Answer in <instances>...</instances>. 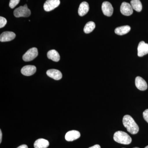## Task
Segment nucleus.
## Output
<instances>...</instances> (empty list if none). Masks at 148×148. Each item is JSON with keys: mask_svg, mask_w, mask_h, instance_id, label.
Listing matches in <instances>:
<instances>
[{"mask_svg": "<svg viewBox=\"0 0 148 148\" xmlns=\"http://www.w3.org/2000/svg\"><path fill=\"white\" fill-rule=\"evenodd\" d=\"M123 123L127 131L132 135H135L139 132V127L132 117L126 115L123 119Z\"/></svg>", "mask_w": 148, "mask_h": 148, "instance_id": "obj_1", "label": "nucleus"}, {"mask_svg": "<svg viewBox=\"0 0 148 148\" xmlns=\"http://www.w3.org/2000/svg\"><path fill=\"white\" fill-rule=\"evenodd\" d=\"M113 138L115 142L123 145H129L132 142L131 137L123 131H117L114 134Z\"/></svg>", "mask_w": 148, "mask_h": 148, "instance_id": "obj_2", "label": "nucleus"}, {"mask_svg": "<svg viewBox=\"0 0 148 148\" xmlns=\"http://www.w3.org/2000/svg\"><path fill=\"white\" fill-rule=\"evenodd\" d=\"M31 14V11L28 8L26 4L23 6H21L16 8L14 12V16L16 17H29Z\"/></svg>", "mask_w": 148, "mask_h": 148, "instance_id": "obj_3", "label": "nucleus"}, {"mask_svg": "<svg viewBox=\"0 0 148 148\" xmlns=\"http://www.w3.org/2000/svg\"><path fill=\"white\" fill-rule=\"evenodd\" d=\"M38 50L36 47H33L27 51L26 53L23 55V60L26 62L32 61L38 56Z\"/></svg>", "mask_w": 148, "mask_h": 148, "instance_id": "obj_4", "label": "nucleus"}, {"mask_svg": "<svg viewBox=\"0 0 148 148\" xmlns=\"http://www.w3.org/2000/svg\"><path fill=\"white\" fill-rule=\"evenodd\" d=\"M60 4V0H47L44 5V9L46 11H51L58 7Z\"/></svg>", "mask_w": 148, "mask_h": 148, "instance_id": "obj_5", "label": "nucleus"}, {"mask_svg": "<svg viewBox=\"0 0 148 148\" xmlns=\"http://www.w3.org/2000/svg\"><path fill=\"white\" fill-rule=\"evenodd\" d=\"M133 8L130 4L126 2L122 3L120 7V11L123 15L130 16L133 13Z\"/></svg>", "mask_w": 148, "mask_h": 148, "instance_id": "obj_6", "label": "nucleus"}, {"mask_svg": "<svg viewBox=\"0 0 148 148\" xmlns=\"http://www.w3.org/2000/svg\"><path fill=\"white\" fill-rule=\"evenodd\" d=\"M102 10L103 13L106 16H110L113 13V8L109 2L105 1L103 3Z\"/></svg>", "mask_w": 148, "mask_h": 148, "instance_id": "obj_7", "label": "nucleus"}, {"mask_svg": "<svg viewBox=\"0 0 148 148\" xmlns=\"http://www.w3.org/2000/svg\"><path fill=\"white\" fill-rule=\"evenodd\" d=\"M138 55L139 57H143L148 53V44L144 41L139 43L138 47Z\"/></svg>", "mask_w": 148, "mask_h": 148, "instance_id": "obj_8", "label": "nucleus"}, {"mask_svg": "<svg viewBox=\"0 0 148 148\" xmlns=\"http://www.w3.org/2000/svg\"><path fill=\"white\" fill-rule=\"evenodd\" d=\"M36 71V66L32 65H28L23 67L21 69V73L27 76H30L34 74Z\"/></svg>", "mask_w": 148, "mask_h": 148, "instance_id": "obj_9", "label": "nucleus"}, {"mask_svg": "<svg viewBox=\"0 0 148 148\" xmlns=\"http://www.w3.org/2000/svg\"><path fill=\"white\" fill-rule=\"evenodd\" d=\"M80 133L79 131L75 130H71L66 133L65 139L66 141L72 142L78 139L80 137Z\"/></svg>", "mask_w": 148, "mask_h": 148, "instance_id": "obj_10", "label": "nucleus"}, {"mask_svg": "<svg viewBox=\"0 0 148 148\" xmlns=\"http://www.w3.org/2000/svg\"><path fill=\"white\" fill-rule=\"evenodd\" d=\"M15 37H16V35L14 32H4L0 36V41L1 42L10 41L14 39Z\"/></svg>", "mask_w": 148, "mask_h": 148, "instance_id": "obj_11", "label": "nucleus"}, {"mask_svg": "<svg viewBox=\"0 0 148 148\" xmlns=\"http://www.w3.org/2000/svg\"><path fill=\"white\" fill-rule=\"evenodd\" d=\"M135 84L136 87L139 90H145L147 88V84L145 79L141 77H136L135 80Z\"/></svg>", "mask_w": 148, "mask_h": 148, "instance_id": "obj_12", "label": "nucleus"}, {"mask_svg": "<svg viewBox=\"0 0 148 148\" xmlns=\"http://www.w3.org/2000/svg\"><path fill=\"white\" fill-rule=\"evenodd\" d=\"M47 75L53 79L58 80L62 77V74L60 71L56 69H50L47 72Z\"/></svg>", "mask_w": 148, "mask_h": 148, "instance_id": "obj_13", "label": "nucleus"}, {"mask_svg": "<svg viewBox=\"0 0 148 148\" xmlns=\"http://www.w3.org/2000/svg\"><path fill=\"white\" fill-rule=\"evenodd\" d=\"M89 9L88 4L86 2H83L80 4L79 8V15L81 16H84L88 13Z\"/></svg>", "mask_w": 148, "mask_h": 148, "instance_id": "obj_14", "label": "nucleus"}, {"mask_svg": "<svg viewBox=\"0 0 148 148\" xmlns=\"http://www.w3.org/2000/svg\"><path fill=\"white\" fill-rule=\"evenodd\" d=\"M49 142L44 139H39L34 144L35 148H47L49 146Z\"/></svg>", "mask_w": 148, "mask_h": 148, "instance_id": "obj_15", "label": "nucleus"}, {"mask_svg": "<svg viewBox=\"0 0 148 148\" xmlns=\"http://www.w3.org/2000/svg\"><path fill=\"white\" fill-rule=\"evenodd\" d=\"M47 56L49 59L55 62H58L60 59V55L58 51L54 49L49 51L47 53Z\"/></svg>", "mask_w": 148, "mask_h": 148, "instance_id": "obj_16", "label": "nucleus"}, {"mask_svg": "<svg viewBox=\"0 0 148 148\" xmlns=\"http://www.w3.org/2000/svg\"><path fill=\"white\" fill-rule=\"evenodd\" d=\"M130 27L127 25L121 26L116 28L115 30V33L118 35L122 36L128 33L130 31Z\"/></svg>", "mask_w": 148, "mask_h": 148, "instance_id": "obj_17", "label": "nucleus"}, {"mask_svg": "<svg viewBox=\"0 0 148 148\" xmlns=\"http://www.w3.org/2000/svg\"><path fill=\"white\" fill-rule=\"evenodd\" d=\"M130 5L133 9L136 11L140 12L142 10L143 6L140 0H131Z\"/></svg>", "mask_w": 148, "mask_h": 148, "instance_id": "obj_18", "label": "nucleus"}, {"mask_svg": "<svg viewBox=\"0 0 148 148\" xmlns=\"http://www.w3.org/2000/svg\"><path fill=\"white\" fill-rule=\"evenodd\" d=\"M95 25L93 21H89L88 22L85 26L84 31L86 34H89L91 33L95 29Z\"/></svg>", "mask_w": 148, "mask_h": 148, "instance_id": "obj_19", "label": "nucleus"}, {"mask_svg": "<svg viewBox=\"0 0 148 148\" xmlns=\"http://www.w3.org/2000/svg\"><path fill=\"white\" fill-rule=\"evenodd\" d=\"M20 0H10L9 6L11 8H14L19 3Z\"/></svg>", "mask_w": 148, "mask_h": 148, "instance_id": "obj_20", "label": "nucleus"}, {"mask_svg": "<svg viewBox=\"0 0 148 148\" xmlns=\"http://www.w3.org/2000/svg\"><path fill=\"white\" fill-rule=\"evenodd\" d=\"M7 22V21L5 18L1 16L0 17V28H2L4 27L6 24Z\"/></svg>", "mask_w": 148, "mask_h": 148, "instance_id": "obj_21", "label": "nucleus"}, {"mask_svg": "<svg viewBox=\"0 0 148 148\" xmlns=\"http://www.w3.org/2000/svg\"><path fill=\"white\" fill-rule=\"evenodd\" d=\"M143 116L144 119L148 123V109H147L143 112Z\"/></svg>", "mask_w": 148, "mask_h": 148, "instance_id": "obj_22", "label": "nucleus"}, {"mask_svg": "<svg viewBox=\"0 0 148 148\" xmlns=\"http://www.w3.org/2000/svg\"><path fill=\"white\" fill-rule=\"evenodd\" d=\"M88 148H101V147L99 145H96Z\"/></svg>", "mask_w": 148, "mask_h": 148, "instance_id": "obj_23", "label": "nucleus"}, {"mask_svg": "<svg viewBox=\"0 0 148 148\" xmlns=\"http://www.w3.org/2000/svg\"><path fill=\"white\" fill-rule=\"evenodd\" d=\"M17 148H28V146L26 145H21L19 146Z\"/></svg>", "mask_w": 148, "mask_h": 148, "instance_id": "obj_24", "label": "nucleus"}, {"mask_svg": "<svg viewBox=\"0 0 148 148\" xmlns=\"http://www.w3.org/2000/svg\"><path fill=\"white\" fill-rule=\"evenodd\" d=\"M2 138V133L1 130H0V143H1Z\"/></svg>", "mask_w": 148, "mask_h": 148, "instance_id": "obj_25", "label": "nucleus"}, {"mask_svg": "<svg viewBox=\"0 0 148 148\" xmlns=\"http://www.w3.org/2000/svg\"><path fill=\"white\" fill-rule=\"evenodd\" d=\"M145 148H148V146H147V147H146Z\"/></svg>", "mask_w": 148, "mask_h": 148, "instance_id": "obj_26", "label": "nucleus"}, {"mask_svg": "<svg viewBox=\"0 0 148 148\" xmlns=\"http://www.w3.org/2000/svg\"><path fill=\"white\" fill-rule=\"evenodd\" d=\"M140 148L137 147H134V148Z\"/></svg>", "mask_w": 148, "mask_h": 148, "instance_id": "obj_27", "label": "nucleus"}, {"mask_svg": "<svg viewBox=\"0 0 148 148\" xmlns=\"http://www.w3.org/2000/svg\"></svg>", "mask_w": 148, "mask_h": 148, "instance_id": "obj_28", "label": "nucleus"}]
</instances>
